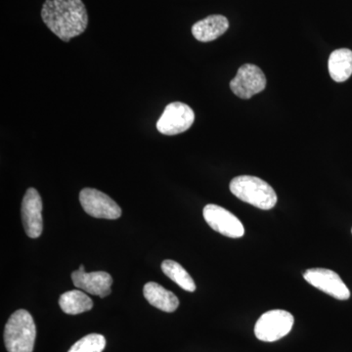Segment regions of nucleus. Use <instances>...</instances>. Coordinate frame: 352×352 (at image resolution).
Segmentation results:
<instances>
[{"mask_svg": "<svg viewBox=\"0 0 352 352\" xmlns=\"http://www.w3.org/2000/svg\"><path fill=\"white\" fill-rule=\"evenodd\" d=\"M41 18L48 29L66 43L82 34L88 25L87 8L82 0H46Z\"/></svg>", "mask_w": 352, "mask_h": 352, "instance_id": "f257e3e1", "label": "nucleus"}, {"mask_svg": "<svg viewBox=\"0 0 352 352\" xmlns=\"http://www.w3.org/2000/svg\"><path fill=\"white\" fill-rule=\"evenodd\" d=\"M230 191L241 201L261 210H271L277 204L274 189L256 176L241 175L233 178L230 182Z\"/></svg>", "mask_w": 352, "mask_h": 352, "instance_id": "f03ea898", "label": "nucleus"}, {"mask_svg": "<svg viewBox=\"0 0 352 352\" xmlns=\"http://www.w3.org/2000/svg\"><path fill=\"white\" fill-rule=\"evenodd\" d=\"M36 338V324L32 315L25 309L14 312L7 321L4 330L7 351L32 352Z\"/></svg>", "mask_w": 352, "mask_h": 352, "instance_id": "7ed1b4c3", "label": "nucleus"}, {"mask_svg": "<svg viewBox=\"0 0 352 352\" xmlns=\"http://www.w3.org/2000/svg\"><path fill=\"white\" fill-rule=\"evenodd\" d=\"M294 322L293 315L286 310H270L261 315L256 322L254 335L263 342H276L291 332Z\"/></svg>", "mask_w": 352, "mask_h": 352, "instance_id": "20e7f679", "label": "nucleus"}, {"mask_svg": "<svg viewBox=\"0 0 352 352\" xmlns=\"http://www.w3.org/2000/svg\"><path fill=\"white\" fill-rule=\"evenodd\" d=\"M195 120V113L186 104L173 102L164 109L157 122V131L164 135H176L188 131Z\"/></svg>", "mask_w": 352, "mask_h": 352, "instance_id": "39448f33", "label": "nucleus"}, {"mask_svg": "<svg viewBox=\"0 0 352 352\" xmlns=\"http://www.w3.org/2000/svg\"><path fill=\"white\" fill-rule=\"evenodd\" d=\"M80 201L85 212L95 219H118L122 217V208L119 205L99 190L82 189Z\"/></svg>", "mask_w": 352, "mask_h": 352, "instance_id": "423d86ee", "label": "nucleus"}, {"mask_svg": "<svg viewBox=\"0 0 352 352\" xmlns=\"http://www.w3.org/2000/svg\"><path fill=\"white\" fill-rule=\"evenodd\" d=\"M266 87L263 72L256 65L245 64L238 69L237 75L231 80L233 94L241 99H250L263 91Z\"/></svg>", "mask_w": 352, "mask_h": 352, "instance_id": "0eeeda50", "label": "nucleus"}, {"mask_svg": "<svg viewBox=\"0 0 352 352\" xmlns=\"http://www.w3.org/2000/svg\"><path fill=\"white\" fill-rule=\"evenodd\" d=\"M303 278L315 288L320 289L327 295L340 300H346L351 298V292L342 278L326 268H311L303 273Z\"/></svg>", "mask_w": 352, "mask_h": 352, "instance_id": "6e6552de", "label": "nucleus"}, {"mask_svg": "<svg viewBox=\"0 0 352 352\" xmlns=\"http://www.w3.org/2000/svg\"><path fill=\"white\" fill-rule=\"evenodd\" d=\"M203 215L208 226L221 235L235 239L244 236L242 222L226 208L210 204L204 208Z\"/></svg>", "mask_w": 352, "mask_h": 352, "instance_id": "1a4fd4ad", "label": "nucleus"}, {"mask_svg": "<svg viewBox=\"0 0 352 352\" xmlns=\"http://www.w3.org/2000/svg\"><path fill=\"white\" fill-rule=\"evenodd\" d=\"M22 219L25 234L32 239L41 235L43 230V201L38 190L29 188L22 201Z\"/></svg>", "mask_w": 352, "mask_h": 352, "instance_id": "9d476101", "label": "nucleus"}, {"mask_svg": "<svg viewBox=\"0 0 352 352\" xmlns=\"http://www.w3.org/2000/svg\"><path fill=\"white\" fill-rule=\"evenodd\" d=\"M72 280L76 288L102 298H106L112 292L111 287L113 285V278L104 271L87 273L85 272V266L80 265L78 270L72 273Z\"/></svg>", "mask_w": 352, "mask_h": 352, "instance_id": "9b49d317", "label": "nucleus"}, {"mask_svg": "<svg viewBox=\"0 0 352 352\" xmlns=\"http://www.w3.org/2000/svg\"><path fill=\"white\" fill-rule=\"evenodd\" d=\"M229 22L222 15H212L199 21L192 27V34L201 43L215 41L228 30Z\"/></svg>", "mask_w": 352, "mask_h": 352, "instance_id": "f8f14e48", "label": "nucleus"}, {"mask_svg": "<svg viewBox=\"0 0 352 352\" xmlns=\"http://www.w3.org/2000/svg\"><path fill=\"white\" fill-rule=\"evenodd\" d=\"M143 294L150 305L162 311L170 314L175 311L179 305V300L175 294L155 282L146 284Z\"/></svg>", "mask_w": 352, "mask_h": 352, "instance_id": "ddd939ff", "label": "nucleus"}, {"mask_svg": "<svg viewBox=\"0 0 352 352\" xmlns=\"http://www.w3.org/2000/svg\"><path fill=\"white\" fill-rule=\"evenodd\" d=\"M328 68L335 82H346L352 75V51L347 48L333 51L329 58Z\"/></svg>", "mask_w": 352, "mask_h": 352, "instance_id": "4468645a", "label": "nucleus"}, {"mask_svg": "<svg viewBox=\"0 0 352 352\" xmlns=\"http://www.w3.org/2000/svg\"><path fill=\"white\" fill-rule=\"evenodd\" d=\"M59 305L65 314L76 315L91 310L94 302L83 292L73 289L60 296Z\"/></svg>", "mask_w": 352, "mask_h": 352, "instance_id": "2eb2a0df", "label": "nucleus"}, {"mask_svg": "<svg viewBox=\"0 0 352 352\" xmlns=\"http://www.w3.org/2000/svg\"><path fill=\"white\" fill-rule=\"evenodd\" d=\"M162 270L170 280L177 284L180 288L187 292L196 291V284L188 272L183 268V266L175 261L166 259L162 263Z\"/></svg>", "mask_w": 352, "mask_h": 352, "instance_id": "dca6fc26", "label": "nucleus"}, {"mask_svg": "<svg viewBox=\"0 0 352 352\" xmlns=\"http://www.w3.org/2000/svg\"><path fill=\"white\" fill-rule=\"evenodd\" d=\"M106 347V339L99 333H90L78 340L68 352H102Z\"/></svg>", "mask_w": 352, "mask_h": 352, "instance_id": "f3484780", "label": "nucleus"}, {"mask_svg": "<svg viewBox=\"0 0 352 352\" xmlns=\"http://www.w3.org/2000/svg\"><path fill=\"white\" fill-rule=\"evenodd\" d=\"M351 232H352V230H351Z\"/></svg>", "mask_w": 352, "mask_h": 352, "instance_id": "a211bd4d", "label": "nucleus"}]
</instances>
